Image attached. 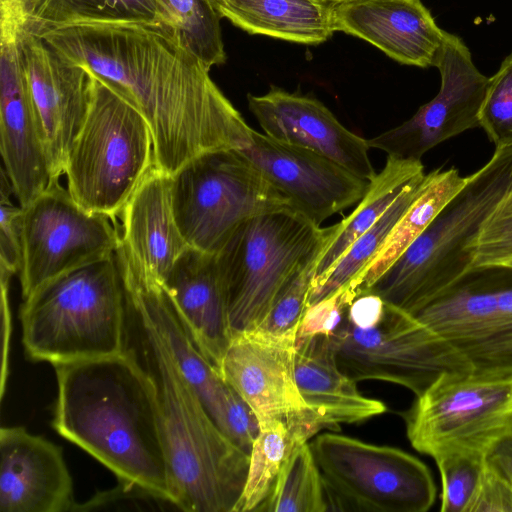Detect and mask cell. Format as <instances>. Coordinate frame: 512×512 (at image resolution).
I'll use <instances>...</instances> for the list:
<instances>
[{
  "label": "cell",
  "instance_id": "cell-1",
  "mask_svg": "<svg viewBox=\"0 0 512 512\" xmlns=\"http://www.w3.org/2000/svg\"><path fill=\"white\" fill-rule=\"evenodd\" d=\"M147 121L156 168L170 175L211 150L241 149L253 129L168 25L80 22L36 34Z\"/></svg>",
  "mask_w": 512,
  "mask_h": 512
},
{
  "label": "cell",
  "instance_id": "cell-2",
  "mask_svg": "<svg viewBox=\"0 0 512 512\" xmlns=\"http://www.w3.org/2000/svg\"><path fill=\"white\" fill-rule=\"evenodd\" d=\"M53 366L58 384L54 429L122 483L174 505L155 390L136 360L123 350Z\"/></svg>",
  "mask_w": 512,
  "mask_h": 512
},
{
  "label": "cell",
  "instance_id": "cell-3",
  "mask_svg": "<svg viewBox=\"0 0 512 512\" xmlns=\"http://www.w3.org/2000/svg\"><path fill=\"white\" fill-rule=\"evenodd\" d=\"M123 350L155 390L174 505L186 512H234L250 454L216 425L160 333L127 293Z\"/></svg>",
  "mask_w": 512,
  "mask_h": 512
},
{
  "label": "cell",
  "instance_id": "cell-4",
  "mask_svg": "<svg viewBox=\"0 0 512 512\" xmlns=\"http://www.w3.org/2000/svg\"><path fill=\"white\" fill-rule=\"evenodd\" d=\"M512 191V144L468 176L427 229L365 292L410 314L474 274L469 248L482 224ZM364 292V293H365Z\"/></svg>",
  "mask_w": 512,
  "mask_h": 512
},
{
  "label": "cell",
  "instance_id": "cell-5",
  "mask_svg": "<svg viewBox=\"0 0 512 512\" xmlns=\"http://www.w3.org/2000/svg\"><path fill=\"white\" fill-rule=\"evenodd\" d=\"M19 315L33 360L53 365L122 352L126 293L116 252L40 286Z\"/></svg>",
  "mask_w": 512,
  "mask_h": 512
},
{
  "label": "cell",
  "instance_id": "cell-6",
  "mask_svg": "<svg viewBox=\"0 0 512 512\" xmlns=\"http://www.w3.org/2000/svg\"><path fill=\"white\" fill-rule=\"evenodd\" d=\"M336 229L284 209L243 222L215 254L232 335L256 329L291 279L319 256Z\"/></svg>",
  "mask_w": 512,
  "mask_h": 512
},
{
  "label": "cell",
  "instance_id": "cell-7",
  "mask_svg": "<svg viewBox=\"0 0 512 512\" xmlns=\"http://www.w3.org/2000/svg\"><path fill=\"white\" fill-rule=\"evenodd\" d=\"M155 167L147 121L92 74L90 105L64 170L70 195L87 211L115 220Z\"/></svg>",
  "mask_w": 512,
  "mask_h": 512
},
{
  "label": "cell",
  "instance_id": "cell-8",
  "mask_svg": "<svg viewBox=\"0 0 512 512\" xmlns=\"http://www.w3.org/2000/svg\"><path fill=\"white\" fill-rule=\"evenodd\" d=\"M171 179L173 210L182 236L189 247L209 254H216L248 219L295 210L240 149L204 152Z\"/></svg>",
  "mask_w": 512,
  "mask_h": 512
},
{
  "label": "cell",
  "instance_id": "cell-9",
  "mask_svg": "<svg viewBox=\"0 0 512 512\" xmlns=\"http://www.w3.org/2000/svg\"><path fill=\"white\" fill-rule=\"evenodd\" d=\"M330 337L339 368L355 382L386 381L419 396L444 377L473 373L444 338L415 315L386 302L375 325L359 328L345 317Z\"/></svg>",
  "mask_w": 512,
  "mask_h": 512
},
{
  "label": "cell",
  "instance_id": "cell-10",
  "mask_svg": "<svg viewBox=\"0 0 512 512\" xmlns=\"http://www.w3.org/2000/svg\"><path fill=\"white\" fill-rule=\"evenodd\" d=\"M322 474L329 510L426 512L437 488L428 466L395 447L323 433L310 443Z\"/></svg>",
  "mask_w": 512,
  "mask_h": 512
},
{
  "label": "cell",
  "instance_id": "cell-11",
  "mask_svg": "<svg viewBox=\"0 0 512 512\" xmlns=\"http://www.w3.org/2000/svg\"><path fill=\"white\" fill-rule=\"evenodd\" d=\"M415 450L435 459L450 452L487 455L512 431V377L448 376L402 413Z\"/></svg>",
  "mask_w": 512,
  "mask_h": 512
},
{
  "label": "cell",
  "instance_id": "cell-12",
  "mask_svg": "<svg viewBox=\"0 0 512 512\" xmlns=\"http://www.w3.org/2000/svg\"><path fill=\"white\" fill-rule=\"evenodd\" d=\"M21 266L23 299L45 283L115 254L120 231L114 220L87 211L53 182L22 207Z\"/></svg>",
  "mask_w": 512,
  "mask_h": 512
},
{
  "label": "cell",
  "instance_id": "cell-13",
  "mask_svg": "<svg viewBox=\"0 0 512 512\" xmlns=\"http://www.w3.org/2000/svg\"><path fill=\"white\" fill-rule=\"evenodd\" d=\"M434 67L441 76L437 95L402 124L367 139L388 156L421 161L438 144L479 127V113L489 78L474 65L464 41L445 31Z\"/></svg>",
  "mask_w": 512,
  "mask_h": 512
},
{
  "label": "cell",
  "instance_id": "cell-14",
  "mask_svg": "<svg viewBox=\"0 0 512 512\" xmlns=\"http://www.w3.org/2000/svg\"><path fill=\"white\" fill-rule=\"evenodd\" d=\"M295 344L296 336H273L257 329L233 334L220 372L260 426L281 420L308 441L321 427L296 383Z\"/></svg>",
  "mask_w": 512,
  "mask_h": 512
},
{
  "label": "cell",
  "instance_id": "cell-15",
  "mask_svg": "<svg viewBox=\"0 0 512 512\" xmlns=\"http://www.w3.org/2000/svg\"><path fill=\"white\" fill-rule=\"evenodd\" d=\"M17 43L51 173L59 180L90 105L92 74L26 29L19 31Z\"/></svg>",
  "mask_w": 512,
  "mask_h": 512
},
{
  "label": "cell",
  "instance_id": "cell-16",
  "mask_svg": "<svg viewBox=\"0 0 512 512\" xmlns=\"http://www.w3.org/2000/svg\"><path fill=\"white\" fill-rule=\"evenodd\" d=\"M240 150L297 212L317 226L358 203L370 183L316 151L254 129L250 143Z\"/></svg>",
  "mask_w": 512,
  "mask_h": 512
},
{
  "label": "cell",
  "instance_id": "cell-17",
  "mask_svg": "<svg viewBox=\"0 0 512 512\" xmlns=\"http://www.w3.org/2000/svg\"><path fill=\"white\" fill-rule=\"evenodd\" d=\"M18 34L0 36V151L14 196L27 206L54 180L17 43Z\"/></svg>",
  "mask_w": 512,
  "mask_h": 512
},
{
  "label": "cell",
  "instance_id": "cell-18",
  "mask_svg": "<svg viewBox=\"0 0 512 512\" xmlns=\"http://www.w3.org/2000/svg\"><path fill=\"white\" fill-rule=\"evenodd\" d=\"M247 100L265 135L316 151L366 181L376 176L367 139L347 129L318 99L272 86Z\"/></svg>",
  "mask_w": 512,
  "mask_h": 512
},
{
  "label": "cell",
  "instance_id": "cell-19",
  "mask_svg": "<svg viewBox=\"0 0 512 512\" xmlns=\"http://www.w3.org/2000/svg\"><path fill=\"white\" fill-rule=\"evenodd\" d=\"M62 448L21 426L0 429V511H74Z\"/></svg>",
  "mask_w": 512,
  "mask_h": 512
},
{
  "label": "cell",
  "instance_id": "cell-20",
  "mask_svg": "<svg viewBox=\"0 0 512 512\" xmlns=\"http://www.w3.org/2000/svg\"><path fill=\"white\" fill-rule=\"evenodd\" d=\"M333 18L335 31L420 68L434 66L445 35L421 0H349L333 6Z\"/></svg>",
  "mask_w": 512,
  "mask_h": 512
},
{
  "label": "cell",
  "instance_id": "cell-21",
  "mask_svg": "<svg viewBox=\"0 0 512 512\" xmlns=\"http://www.w3.org/2000/svg\"><path fill=\"white\" fill-rule=\"evenodd\" d=\"M162 285L201 351L220 372L232 331L215 254L188 247Z\"/></svg>",
  "mask_w": 512,
  "mask_h": 512
},
{
  "label": "cell",
  "instance_id": "cell-22",
  "mask_svg": "<svg viewBox=\"0 0 512 512\" xmlns=\"http://www.w3.org/2000/svg\"><path fill=\"white\" fill-rule=\"evenodd\" d=\"M119 217L121 242L141 268L162 284L189 247L175 219L171 175L153 168Z\"/></svg>",
  "mask_w": 512,
  "mask_h": 512
},
{
  "label": "cell",
  "instance_id": "cell-23",
  "mask_svg": "<svg viewBox=\"0 0 512 512\" xmlns=\"http://www.w3.org/2000/svg\"><path fill=\"white\" fill-rule=\"evenodd\" d=\"M295 378L300 394L321 429L338 430L341 423H359L387 411L386 405L365 397L354 380L341 371L330 336L297 338Z\"/></svg>",
  "mask_w": 512,
  "mask_h": 512
},
{
  "label": "cell",
  "instance_id": "cell-24",
  "mask_svg": "<svg viewBox=\"0 0 512 512\" xmlns=\"http://www.w3.org/2000/svg\"><path fill=\"white\" fill-rule=\"evenodd\" d=\"M221 18L253 35L318 45L335 31L333 6L321 0H208Z\"/></svg>",
  "mask_w": 512,
  "mask_h": 512
},
{
  "label": "cell",
  "instance_id": "cell-25",
  "mask_svg": "<svg viewBox=\"0 0 512 512\" xmlns=\"http://www.w3.org/2000/svg\"><path fill=\"white\" fill-rule=\"evenodd\" d=\"M424 173L421 161L387 156L383 169L370 181L356 208L335 223V232L317 259L313 288L323 282L355 240L386 212L408 184Z\"/></svg>",
  "mask_w": 512,
  "mask_h": 512
},
{
  "label": "cell",
  "instance_id": "cell-26",
  "mask_svg": "<svg viewBox=\"0 0 512 512\" xmlns=\"http://www.w3.org/2000/svg\"><path fill=\"white\" fill-rule=\"evenodd\" d=\"M467 181L468 176H461L454 167L446 170L438 168L427 173L421 191L395 224L381 250L365 270L345 287L356 296L367 291L427 229Z\"/></svg>",
  "mask_w": 512,
  "mask_h": 512
},
{
  "label": "cell",
  "instance_id": "cell-27",
  "mask_svg": "<svg viewBox=\"0 0 512 512\" xmlns=\"http://www.w3.org/2000/svg\"><path fill=\"white\" fill-rule=\"evenodd\" d=\"M123 21L171 26L158 0H34L24 29L38 34L72 23Z\"/></svg>",
  "mask_w": 512,
  "mask_h": 512
},
{
  "label": "cell",
  "instance_id": "cell-28",
  "mask_svg": "<svg viewBox=\"0 0 512 512\" xmlns=\"http://www.w3.org/2000/svg\"><path fill=\"white\" fill-rule=\"evenodd\" d=\"M427 173L412 180L386 212L349 247L323 282L312 289L309 306L356 279L375 258L395 224L421 191Z\"/></svg>",
  "mask_w": 512,
  "mask_h": 512
},
{
  "label": "cell",
  "instance_id": "cell-29",
  "mask_svg": "<svg viewBox=\"0 0 512 512\" xmlns=\"http://www.w3.org/2000/svg\"><path fill=\"white\" fill-rule=\"evenodd\" d=\"M329 510L325 483L308 442L286 458L271 492L256 511L324 512Z\"/></svg>",
  "mask_w": 512,
  "mask_h": 512
},
{
  "label": "cell",
  "instance_id": "cell-30",
  "mask_svg": "<svg viewBox=\"0 0 512 512\" xmlns=\"http://www.w3.org/2000/svg\"><path fill=\"white\" fill-rule=\"evenodd\" d=\"M299 443L286 422L275 420L260 426L250 452L246 483L234 512L256 511L271 492L281 468Z\"/></svg>",
  "mask_w": 512,
  "mask_h": 512
},
{
  "label": "cell",
  "instance_id": "cell-31",
  "mask_svg": "<svg viewBox=\"0 0 512 512\" xmlns=\"http://www.w3.org/2000/svg\"><path fill=\"white\" fill-rule=\"evenodd\" d=\"M182 44L207 68L226 62L221 17L208 0H158Z\"/></svg>",
  "mask_w": 512,
  "mask_h": 512
},
{
  "label": "cell",
  "instance_id": "cell-32",
  "mask_svg": "<svg viewBox=\"0 0 512 512\" xmlns=\"http://www.w3.org/2000/svg\"><path fill=\"white\" fill-rule=\"evenodd\" d=\"M486 456L450 452L434 459L441 478L442 512H470L484 472Z\"/></svg>",
  "mask_w": 512,
  "mask_h": 512
},
{
  "label": "cell",
  "instance_id": "cell-33",
  "mask_svg": "<svg viewBox=\"0 0 512 512\" xmlns=\"http://www.w3.org/2000/svg\"><path fill=\"white\" fill-rule=\"evenodd\" d=\"M318 257L303 267L285 286L257 330L273 336H297L309 307Z\"/></svg>",
  "mask_w": 512,
  "mask_h": 512
},
{
  "label": "cell",
  "instance_id": "cell-34",
  "mask_svg": "<svg viewBox=\"0 0 512 512\" xmlns=\"http://www.w3.org/2000/svg\"><path fill=\"white\" fill-rule=\"evenodd\" d=\"M469 253L474 273L498 268L512 257V191L486 218Z\"/></svg>",
  "mask_w": 512,
  "mask_h": 512
},
{
  "label": "cell",
  "instance_id": "cell-35",
  "mask_svg": "<svg viewBox=\"0 0 512 512\" xmlns=\"http://www.w3.org/2000/svg\"><path fill=\"white\" fill-rule=\"evenodd\" d=\"M479 127L495 147L512 144V52L489 78L479 113Z\"/></svg>",
  "mask_w": 512,
  "mask_h": 512
},
{
  "label": "cell",
  "instance_id": "cell-36",
  "mask_svg": "<svg viewBox=\"0 0 512 512\" xmlns=\"http://www.w3.org/2000/svg\"><path fill=\"white\" fill-rule=\"evenodd\" d=\"M10 180L2 167L0 184V269L14 275L21 266V222L23 209L11 200Z\"/></svg>",
  "mask_w": 512,
  "mask_h": 512
},
{
  "label": "cell",
  "instance_id": "cell-37",
  "mask_svg": "<svg viewBox=\"0 0 512 512\" xmlns=\"http://www.w3.org/2000/svg\"><path fill=\"white\" fill-rule=\"evenodd\" d=\"M356 294L347 287L310 305L300 323L297 338L314 335H333L344 321L349 304Z\"/></svg>",
  "mask_w": 512,
  "mask_h": 512
},
{
  "label": "cell",
  "instance_id": "cell-38",
  "mask_svg": "<svg viewBox=\"0 0 512 512\" xmlns=\"http://www.w3.org/2000/svg\"><path fill=\"white\" fill-rule=\"evenodd\" d=\"M221 431L249 454L260 432L255 413L232 387L228 393Z\"/></svg>",
  "mask_w": 512,
  "mask_h": 512
},
{
  "label": "cell",
  "instance_id": "cell-39",
  "mask_svg": "<svg viewBox=\"0 0 512 512\" xmlns=\"http://www.w3.org/2000/svg\"><path fill=\"white\" fill-rule=\"evenodd\" d=\"M470 512H512V484L488 463L487 458Z\"/></svg>",
  "mask_w": 512,
  "mask_h": 512
},
{
  "label": "cell",
  "instance_id": "cell-40",
  "mask_svg": "<svg viewBox=\"0 0 512 512\" xmlns=\"http://www.w3.org/2000/svg\"><path fill=\"white\" fill-rule=\"evenodd\" d=\"M385 309V301L376 294L365 292L358 294L349 304L346 320L359 328L375 325L381 319Z\"/></svg>",
  "mask_w": 512,
  "mask_h": 512
},
{
  "label": "cell",
  "instance_id": "cell-41",
  "mask_svg": "<svg viewBox=\"0 0 512 512\" xmlns=\"http://www.w3.org/2000/svg\"><path fill=\"white\" fill-rule=\"evenodd\" d=\"M34 0H0V30L18 33L24 29L32 12Z\"/></svg>",
  "mask_w": 512,
  "mask_h": 512
},
{
  "label": "cell",
  "instance_id": "cell-42",
  "mask_svg": "<svg viewBox=\"0 0 512 512\" xmlns=\"http://www.w3.org/2000/svg\"><path fill=\"white\" fill-rule=\"evenodd\" d=\"M486 458L512 484V431L494 444Z\"/></svg>",
  "mask_w": 512,
  "mask_h": 512
},
{
  "label": "cell",
  "instance_id": "cell-43",
  "mask_svg": "<svg viewBox=\"0 0 512 512\" xmlns=\"http://www.w3.org/2000/svg\"><path fill=\"white\" fill-rule=\"evenodd\" d=\"M498 268L512 270V257L504 260Z\"/></svg>",
  "mask_w": 512,
  "mask_h": 512
},
{
  "label": "cell",
  "instance_id": "cell-44",
  "mask_svg": "<svg viewBox=\"0 0 512 512\" xmlns=\"http://www.w3.org/2000/svg\"><path fill=\"white\" fill-rule=\"evenodd\" d=\"M321 1L325 2L328 5L336 6V5L340 4V3H343V2H346V1H349V0H321Z\"/></svg>",
  "mask_w": 512,
  "mask_h": 512
}]
</instances>
